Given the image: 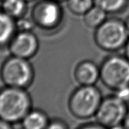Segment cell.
I'll return each mask as SVG.
<instances>
[{
  "instance_id": "obj_1",
  "label": "cell",
  "mask_w": 129,
  "mask_h": 129,
  "mask_svg": "<svg viewBox=\"0 0 129 129\" xmlns=\"http://www.w3.org/2000/svg\"><path fill=\"white\" fill-rule=\"evenodd\" d=\"M31 106V98L26 89L6 86L0 90V118L11 125L20 123Z\"/></svg>"
},
{
  "instance_id": "obj_2",
  "label": "cell",
  "mask_w": 129,
  "mask_h": 129,
  "mask_svg": "<svg viewBox=\"0 0 129 129\" xmlns=\"http://www.w3.org/2000/svg\"><path fill=\"white\" fill-rule=\"evenodd\" d=\"M102 96L95 85H80L72 93L68 101L70 111L78 119H87L95 116Z\"/></svg>"
},
{
  "instance_id": "obj_3",
  "label": "cell",
  "mask_w": 129,
  "mask_h": 129,
  "mask_svg": "<svg viewBox=\"0 0 129 129\" xmlns=\"http://www.w3.org/2000/svg\"><path fill=\"white\" fill-rule=\"evenodd\" d=\"M0 77L6 86L26 89L34 81V68L28 59L11 56L2 65Z\"/></svg>"
},
{
  "instance_id": "obj_4",
  "label": "cell",
  "mask_w": 129,
  "mask_h": 129,
  "mask_svg": "<svg viewBox=\"0 0 129 129\" xmlns=\"http://www.w3.org/2000/svg\"><path fill=\"white\" fill-rule=\"evenodd\" d=\"M128 39L125 23L117 18L106 19L94 32V40L97 46L107 51L120 49L126 45Z\"/></svg>"
},
{
  "instance_id": "obj_5",
  "label": "cell",
  "mask_w": 129,
  "mask_h": 129,
  "mask_svg": "<svg viewBox=\"0 0 129 129\" xmlns=\"http://www.w3.org/2000/svg\"><path fill=\"white\" fill-rule=\"evenodd\" d=\"M99 68L100 80L108 88L116 91L129 85V60L126 56H108Z\"/></svg>"
},
{
  "instance_id": "obj_6",
  "label": "cell",
  "mask_w": 129,
  "mask_h": 129,
  "mask_svg": "<svg viewBox=\"0 0 129 129\" xmlns=\"http://www.w3.org/2000/svg\"><path fill=\"white\" fill-rule=\"evenodd\" d=\"M128 110V104L115 95L109 96L102 99L95 114L96 119L104 128H123Z\"/></svg>"
},
{
  "instance_id": "obj_7",
  "label": "cell",
  "mask_w": 129,
  "mask_h": 129,
  "mask_svg": "<svg viewBox=\"0 0 129 129\" xmlns=\"http://www.w3.org/2000/svg\"><path fill=\"white\" fill-rule=\"evenodd\" d=\"M31 18L35 25L42 30H54L61 24L63 12L58 2L40 0L33 7Z\"/></svg>"
},
{
  "instance_id": "obj_8",
  "label": "cell",
  "mask_w": 129,
  "mask_h": 129,
  "mask_svg": "<svg viewBox=\"0 0 129 129\" xmlns=\"http://www.w3.org/2000/svg\"><path fill=\"white\" fill-rule=\"evenodd\" d=\"M8 47L11 56L28 60L38 52L39 40L32 31H17Z\"/></svg>"
},
{
  "instance_id": "obj_9",
  "label": "cell",
  "mask_w": 129,
  "mask_h": 129,
  "mask_svg": "<svg viewBox=\"0 0 129 129\" xmlns=\"http://www.w3.org/2000/svg\"><path fill=\"white\" fill-rule=\"evenodd\" d=\"M74 77L80 85H94L100 79V68L90 60L80 62L74 70Z\"/></svg>"
},
{
  "instance_id": "obj_10",
  "label": "cell",
  "mask_w": 129,
  "mask_h": 129,
  "mask_svg": "<svg viewBox=\"0 0 129 129\" xmlns=\"http://www.w3.org/2000/svg\"><path fill=\"white\" fill-rule=\"evenodd\" d=\"M49 119L46 113L38 109H31L26 114L20 124L25 129H44L47 128Z\"/></svg>"
},
{
  "instance_id": "obj_11",
  "label": "cell",
  "mask_w": 129,
  "mask_h": 129,
  "mask_svg": "<svg viewBox=\"0 0 129 129\" xmlns=\"http://www.w3.org/2000/svg\"><path fill=\"white\" fill-rule=\"evenodd\" d=\"M17 32L15 20L0 11V47L8 46Z\"/></svg>"
},
{
  "instance_id": "obj_12",
  "label": "cell",
  "mask_w": 129,
  "mask_h": 129,
  "mask_svg": "<svg viewBox=\"0 0 129 129\" xmlns=\"http://www.w3.org/2000/svg\"><path fill=\"white\" fill-rule=\"evenodd\" d=\"M26 3L25 0H2V11L17 20L24 16L27 8Z\"/></svg>"
},
{
  "instance_id": "obj_13",
  "label": "cell",
  "mask_w": 129,
  "mask_h": 129,
  "mask_svg": "<svg viewBox=\"0 0 129 129\" xmlns=\"http://www.w3.org/2000/svg\"><path fill=\"white\" fill-rule=\"evenodd\" d=\"M106 12L99 6L94 5L88 11L83 15V21L87 27L96 29L101 25L107 17Z\"/></svg>"
},
{
  "instance_id": "obj_14",
  "label": "cell",
  "mask_w": 129,
  "mask_h": 129,
  "mask_svg": "<svg viewBox=\"0 0 129 129\" xmlns=\"http://www.w3.org/2000/svg\"><path fill=\"white\" fill-rule=\"evenodd\" d=\"M94 3L107 13L114 14L126 9L128 0H94Z\"/></svg>"
},
{
  "instance_id": "obj_15",
  "label": "cell",
  "mask_w": 129,
  "mask_h": 129,
  "mask_svg": "<svg viewBox=\"0 0 129 129\" xmlns=\"http://www.w3.org/2000/svg\"><path fill=\"white\" fill-rule=\"evenodd\" d=\"M94 5V0H67L68 9L77 15H85Z\"/></svg>"
},
{
  "instance_id": "obj_16",
  "label": "cell",
  "mask_w": 129,
  "mask_h": 129,
  "mask_svg": "<svg viewBox=\"0 0 129 129\" xmlns=\"http://www.w3.org/2000/svg\"><path fill=\"white\" fill-rule=\"evenodd\" d=\"M17 31H31L35 26L32 18H26L24 16L15 20Z\"/></svg>"
},
{
  "instance_id": "obj_17",
  "label": "cell",
  "mask_w": 129,
  "mask_h": 129,
  "mask_svg": "<svg viewBox=\"0 0 129 129\" xmlns=\"http://www.w3.org/2000/svg\"><path fill=\"white\" fill-rule=\"evenodd\" d=\"M48 129H67L68 128V126L64 121L61 120L60 119H53L49 120L48 124Z\"/></svg>"
},
{
  "instance_id": "obj_18",
  "label": "cell",
  "mask_w": 129,
  "mask_h": 129,
  "mask_svg": "<svg viewBox=\"0 0 129 129\" xmlns=\"http://www.w3.org/2000/svg\"><path fill=\"white\" fill-rule=\"evenodd\" d=\"M115 95L126 104H129V85L115 91Z\"/></svg>"
},
{
  "instance_id": "obj_19",
  "label": "cell",
  "mask_w": 129,
  "mask_h": 129,
  "mask_svg": "<svg viewBox=\"0 0 129 129\" xmlns=\"http://www.w3.org/2000/svg\"><path fill=\"white\" fill-rule=\"evenodd\" d=\"M79 128H104V127L100 125L99 123L96 121V123H89L84 124V125H81L80 126Z\"/></svg>"
},
{
  "instance_id": "obj_20",
  "label": "cell",
  "mask_w": 129,
  "mask_h": 129,
  "mask_svg": "<svg viewBox=\"0 0 129 129\" xmlns=\"http://www.w3.org/2000/svg\"><path fill=\"white\" fill-rule=\"evenodd\" d=\"M13 125L11 123L6 122V121L3 120L0 118V129H9L11 128Z\"/></svg>"
},
{
  "instance_id": "obj_21",
  "label": "cell",
  "mask_w": 129,
  "mask_h": 129,
  "mask_svg": "<svg viewBox=\"0 0 129 129\" xmlns=\"http://www.w3.org/2000/svg\"><path fill=\"white\" fill-rule=\"evenodd\" d=\"M123 127L124 128L129 129V108L128 110V112L126 113V117H125L124 121H123Z\"/></svg>"
},
{
  "instance_id": "obj_22",
  "label": "cell",
  "mask_w": 129,
  "mask_h": 129,
  "mask_svg": "<svg viewBox=\"0 0 129 129\" xmlns=\"http://www.w3.org/2000/svg\"><path fill=\"white\" fill-rule=\"evenodd\" d=\"M125 56L129 60V39L125 45Z\"/></svg>"
},
{
  "instance_id": "obj_23",
  "label": "cell",
  "mask_w": 129,
  "mask_h": 129,
  "mask_svg": "<svg viewBox=\"0 0 129 129\" xmlns=\"http://www.w3.org/2000/svg\"><path fill=\"white\" fill-rule=\"evenodd\" d=\"M124 23H125L126 30H127V32H128V34L129 36V17H128L126 18V21L124 22Z\"/></svg>"
},
{
  "instance_id": "obj_24",
  "label": "cell",
  "mask_w": 129,
  "mask_h": 129,
  "mask_svg": "<svg viewBox=\"0 0 129 129\" xmlns=\"http://www.w3.org/2000/svg\"><path fill=\"white\" fill-rule=\"evenodd\" d=\"M53 1H56V2H61V1H63V0H53Z\"/></svg>"
},
{
  "instance_id": "obj_25",
  "label": "cell",
  "mask_w": 129,
  "mask_h": 129,
  "mask_svg": "<svg viewBox=\"0 0 129 129\" xmlns=\"http://www.w3.org/2000/svg\"><path fill=\"white\" fill-rule=\"evenodd\" d=\"M25 1H26L28 2H31V1H33V0H25Z\"/></svg>"
},
{
  "instance_id": "obj_26",
  "label": "cell",
  "mask_w": 129,
  "mask_h": 129,
  "mask_svg": "<svg viewBox=\"0 0 129 129\" xmlns=\"http://www.w3.org/2000/svg\"><path fill=\"white\" fill-rule=\"evenodd\" d=\"M2 0H0V2H2Z\"/></svg>"
}]
</instances>
